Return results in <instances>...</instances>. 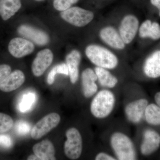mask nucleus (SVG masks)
<instances>
[{
  "instance_id": "25",
  "label": "nucleus",
  "mask_w": 160,
  "mask_h": 160,
  "mask_svg": "<svg viewBox=\"0 0 160 160\" xmlns=\"http://www.w3.org/2000/svg\"><path fill=\"white\" fill-rule=\"evenodd\" d=\"M13 125L12 118L3 113H0V133H4L9 131Z\"/></svg>"
},
{
  "instance_id": "28",
  "label": "nucleus",
  "mask_w": 160,
  "mask_h": 160,
  "mask_svg": "<svg viewBox=\"0 0 160 160\" xmlns=\"http://www.w3.org/2000/svg\"><path fill=\"white\" fill-rule=\"evenodd\" d=\"M13 145L12 139L8 135L0 134V147L9 149Z\"/></svg>"
},
{
  "instance_id": "3",
  "label": "nucleus",
  "mask_w": 160,
  "mask_h": 160,
  "mask_svg": "<svg viewBox=\"0 0 160 160\" xmlns=\"http://www.w3.org/2000/svg\"><path fill=\"white\" fill-rule=\"evenodd\" d=\"M85 53L90 62L96 67L112 70L118 66V57L111 50L101 45H89L85 49Z\"/></svg>"
},
{
  "instance_id": "15",
  "label": "nucleus",
  "mask_w": 160,
  "mask_h": 160,
  "mask_svg": "<svg viewBox=\"0 0 160 160\" xmlns=\"http://www.w3.org/2000/svg\"><path fill=\"white\" fill-rule=\"evenodd\" d=\"M143 71L146 77L155 79L160 77V50L149 55L144 62Z\"/></svg>"
},
{
  "instance_id": "24",
  "label": "nucleus",
  "mask_w": 160,
  "mask_h": 160,
  "mask_svg": "<svg viewBox=\"0 0 160 160\" xmlns=\"http://www.w3.org/2000/svg\"><path fill=\"white\" fill-rule=\"evenodd\" d=\"M57 73L69 75V70L66 63H62L55 66L49 72L47 79V83L49 85H51L53 84L55 77Z\"/></svg>"
},
{
  "instance_id": "11",
  "label": "nucleus",
  "mask_w": 160,
  "mask_h": 160,
  "mask_svg": "<svg viewBox=\"0 0 160 160\" xmlns=\"http://www.w3.org/2000/svg\"><path fill=\"white\" fill-rule=\"evenodd\" d=\"M81 80L84 97L89 98L93 97L98 91L97 77L94 70L89 68L84 69L82 73Z\"/></svg>"
},
{
  "instance_id": "33",
  "label": "nucleus",
  "mask_w": 160,
  "mask_h": 160,
  "mask_svg": "<svg viewBox=\"0 0 160 160\" xmlns=\"http://www.w3.org/2000/svg\"><path fill=\"white\" fill-rule=\"evenodd\" d=\"M28 160H40L39 158H38L36 155L34 154L33 155H30L28 158H27Z\"/></svg>"
},
{
  "instance_id": "16",
  "label": "nucleus",
  "mask_w": 160,
  "mask_h": 160,
  "mask_svg": "<svg viewBox=\"0 0 160 160\" xmlns=\"http://www.w3.org/2000/svg\"><path fill=\"white\" fill-rule=\"evenodd\" d=\"M25 81V76L20 70H16L0 83V90L4 92H10L16 90L23 85Z\"/></svg>"
},
{
  "instance_id": "17",
  "label": "nucleus",
  "mask_w": 160,
  "mask_h": 160,
  "mask_svg": "<svg viewBox=\"0 0 160 160\" xmlns=\"http://www.w3.org/2000/svg\"><path fill=\"white\" fill-rule=\"evenodd\" d=\"M82 60V56L77 50H72L66 57V64L69 70L70 82L72 84L77 82L79 73V66Z\"/></svg>"
},
{
  "instance_id": "34",
  "label": "nucleus",
  "mask_w": 160,
  "mask_h": 160,
  "mask_svg": "<svg viewBox=\"0 0 160 160\" xmlns=\"http://www.w3.org/2000/svg\"><path fill=\"white\" fill-rule=\"evenodd\" d=\"M35 1H37V2H42L44 0H35Z\"/></svg>"
},
{
  "instance_id": "2",
  "label": "nucleus",
  "mask_w": 160,
  "mask_h": 160,
  "mask_svg": "<svg viewBox=\"0 0 160 160\" xmlns=\"http://www.w3.org/2000/svg\"><path fill=\"white\" fill-rule=\"evenodd\" d=\"M109 141L117 160L137 159V152L134 143L126 133L122 131H115L110 135Z\"/></svg>"
},
{
  "instance_id": "22",
  "label": "nucleus",
  "mask_w": 160,
  "mask_h": 160,
  "mask_svg": "<svg viewBox=\"0 0 160 160\" xmlns=\"http://www.w3.org/2000/svg\"><path fill=\"white\" fill-rule=\"evenodd\" d=\"M144 117L146 122L153 126H160V107L157 104H149L146 107Z\"/></svg>"
},
{
  "instance_id": "5",
  "label": "nucleus",
  "mask_w": 160,
  "mask_h": 160,
  "mask_svg": "<svg viewBox=\"0 0 160 160\" xmlns=\"http://www.w3.org/2000/svg\"><path fill=\"white\" fill-rule=\"evenodd\" d=\"M66 139L64 144V152L68 158L77 160L81 157L82 152V135L77 128L71 127L66 132Z\"/></svg>"
},
{
  "instance_id": "26",
  "label": "nucleus",
  "mask_w": 160,
  "mask_h": 160,
  "mask_svg": "<svg viewBox=\"0 0 160 160\" xmlns=\"http://www.w3.org/2000/svg\"><path fill=\"white\" fill-rule=\"evenodd\" d=\"M79 0H54L53 6L58 11H65L71 7L78 2Z\"/></svg>"
},
{
  "instance_id": "30",
  "label": "nucleus",
  "mask_w": 160,
  "mask_h": 160,
  "mask_svg": "<svg viewBox=\"0 0 160 160\" xmlns=\"http://www.w3.org/2000/svg\"><path fill=\"white\" fill-rule=\"evenodd\" d=\"M94 159L95 160H116V158L112 155L105 152H100L95 157Z\"/></svg>"
},
{
  "instance_id": "21",
  "label": "nucleus",
  "mask_w": 160,
  "mask_h": 160,
  "mask_svg": "<svg viewBox=\"0 0 160 160\" xmlns=\"http://www.w3.org/2000/svg\"><path fill=\"white\" fill-rule=\"evenodd\" d=\"M21 7V0H0V16L4 21H7L14 16Z\"/></svg>"
},
{
  "instance_id": "19",
  "label": "nucleus",
  "mask_w": 160,
  "mask_h": 160,
  "mask_svg": "<svg viewBox=\"0 0 160 160\" xmlns=\"http://www.w3.org/2000/svg\"><path fill=\"white\" fill-rule=\"evenodd\" d=\"M139 35L142 38H149L155 40L160 39V25L157 22L147 19L142 23L138 30Z\"/></svg>"
},
{
  "instance_id": "27",
  "label": "nucleus",
  "mask_w": 160,
  "mask_h": 160,
  "mask_svg": "<svg viewBox=\"0 0 160 160\" xmlns=\"http://www.w3.org/2000/svg\"><path fill=\"white\" fill-rule=\"evenodd\" d=\"M15 129L20 135L28 134L31 130V126L29 123L25 121H19L16 124Z\"/></svg>"
},
{
  "instance_id": "12",
  "label": "nucleus",
  "mask_w": 160,
  "mask_h": 160,
  "mask_svg": "<svg viewBox=\"0 0 160 160\" xmlns=\"http://www.w3.org/2000/svg\"><path fill=\"white\" fill-rule=\"evenodd\" d=\"M8 49L12 56L19 58L31 53L34 50V46L29 40L16 38L9 42Z\"/></svg>"
},
{
  "instance_id": "20",
  "label": "nucleus",
  "mask_w": 160,
  "mask_h": 160,
  "mask_svg": "<svg viewBox=\"0 0 160 160\" xmlns=\"http://www.w3.org/2000/svg\"><path fill=\"white\" fill-rule=\"evenodd\" d=\"M94 70L97 77L98 82L104 89H113L118 84V78L109 69L96 66Z\"/></svg>"
},
{
  "instance_id": "31",
  "label": "nucleus",
  "mask_w": 160,
  "mask_h": 160,
  "mask_svg": "<svg viewBox=\"0 0 160 160\" xmlns=\"http://www.w3.org/2000/svg\"><path fill=\"white\" fill-rule=\"evenodd\" d=\"M150 2L152 5L158 10L159 16L160 17V0H150Z\"/></svg>"
},
{
  "instance_id": "14",
  "label": "nucleus",
  "mask_w": 160,
  "mask_h": 160,
  "mask_svg": "<svg viewBox=\"0 0 160 160\" xmlns=\"http://www.w3.org/2000/svg\"><path fill=\"white\" fill-rule=\"evenodd\" d=\"M19 34L38 46H45L49 42V38L46 32L28 25H22L18 29Z\"/></svg>"
},
{
  "instance_id": "23",
  "label": "nucleus",
  "mask_w": 160,
  "mask_h": 160,
  "mask_svg": "<svg viewBox=\"0 0 160 160\" xmlns=\"http://www.w3.org/2000/svg\"><path fill=\"white\" fill-rule=\"evenodd\" d=\"M36 99V94L33 92H28L23 95L18 108L22 112H26L31 109Z\"/></svg>"
},
{
  "instance_id": "9",
  "label": "nucleus",
  "mask_w": 160,
  "mask_h": 160,
  "mask_svg": "<svg viewBox=\"0 0 160 160\" xmlns=\"http://www.w3.org/2000/svg\"><path fill=\"white\" fill-rule=\"evenodd\" d=\"M160 147V135L155 130L146 129L143 133V139L140 145L142 155L148 156L157 151Z\"/></svg>"
},
{
  "instance_id": "18",
  "label": "nucleus",
  "mask_w": 160,
  "mask_h": 160,
  "mask_svg": "<svg viewBox=\"0 0 160 160\" xmlns=\"http://www.w3.org/2000/svg\"><path fill=\"white\" fill-rule=\"evenodd\" d=\"M32 150L40 160H56L54 146L49 140H43L35 144L32 147Z\"/></svg>"
},
{
  "instance_id": "1",
  "label": "nucleus",
  "mask_w": 160,
  "mask_h": 160,
  "mask_svg": "<svg viewBox=\"0 0 160 160\" xmlns=\"http://www.w3.org/2000/svg\"><path fill=\"white\" fill-rule=\"evenodd\" d=\"M116 98L110 89H101L93 96L90 103V111L93 117L104 119L109 117L114 110Z\"/></svg>"
},
{
  "instance_id": "13",
  "label": "nucleus",
  "mask_w": 160,
  "mask_h": 160,
  "mask_svg": "<svg viewBox=\"0 0 160 160\" xmlns=\"http://www.w3.org/2000/svg\"><path fill=\"white\" fill-rule=\"evenodd\" d=\"M53 58V54L50 49H43L38 52L32 65V70L35 76H41L50 66Z\"/></svg>"
},
{
  "instance_id": "32",
  "label": "nucleus",
  "mask_w": 160,
  "mask_h": 160,
  "mask_svg": "<svg viewBox=\"0 0 160 160\" xmlns=\"http://www.w3.org/2000/svg\"><path fill=\"white\" fill-rule=\"evenodd\" d=\"M154 100L156 104L160 107V91L158 92L155 94Z\"/></svg>"
},
{
  "instance_id": "4",
  "label": "nucleus",
  "mask_w": 160,
  "mask_h": 160,
  "mask_svg": "<svg viewBox=\"0 0 160 160\" xmlns=\"http://www.w3.org/2000/svg\"><path fill=\"white\" fill-rule=\"evenodd\" d=\"M61 16L63 20L72 26L82 27L93 20L94 15L90 10L75 6L62 11Z\"/></svg>"
},
{
  "instance_id": "7",
  "label": "nucleus",
  "mask_w": 160,
  "mask_h": 160,
  "mask_svg": "<svg viewBox=\"0 0 160 160\" xmlns=\"http://www.w3.org/2000/svg\"><path fill=\"white\" fill-rule=\"evenodd\" d=\"M61 117L56 112H52L41 119L32 127L31 131L32 138L38 140L54 129L59 124Z\"/></svg>"
},
{
  "instance_id": "8",
  "label": "nucleus",
  "mask_w": 160,
  "mask_h": 160,
  "mask_svg": "<svg viewBox=\"0 0 160 160\" xmlns=\"http://www.w3.org/2000/svg\"><path fill=\"white\" fill-rule=\"evenodd\" d=\"M149 102L146 98L137 99L129 102L124 107V114L128 122L137 125L141 122Z\"/></svg>"
},
{
  "instance_id": "10",
  "label": "nucleus",
  "mask_w": 160,
  "mask_h": 160,
  "mask_svg": "<svg viewBox=\"0 0 160 160\" xmlns=\"http://www.w3.org/2000/svg\"><path fill=\"white\" fill-rule=\"evenodd\" d=\"M102 41L109 47L117 50H123L126 45L121 38L118 30L111 26H105L99 32Z\"/></svg>"
},
{
  "instance_id": "29",
  "label": "nucleus",
  "mask_w": 160,
  "mask_h": 160,
  "mask_svg": "<svg viewBox=\"0 0 160 160\" xmlns=\"http://www.w3.org/2000/svg\"><path fill=\"white\" fill-rule=\"evenodd\" d=\"M11 72V68L10 66L6 64L0 65V83Z\"/></svg>"
},
{
  "instance_id": "6",
  "label": "nucleus",
  "mask_w": 160,
  "mask_h": 160,
  "mask_svg": "<svg viewBox=\"0 0 160 160\" xmlns=\"http://www.w3.org/2000/svg\"><path fill=\"white\" fill-rule=\"evenodd\" d=\"M139 21L134 15L129 14L123 17L120 22L118 32L126 45L134 39L139 28Z\"/></svg>"
}]
</instances>
